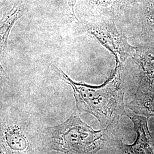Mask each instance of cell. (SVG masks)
<instances>
[{"label":"cell","instance_id":"cell-1","mask_svg":"<svg viewBox=\"0 0 154 154\" xmlns=\"http://www.w3.org/2000/svg\"><path fill=\"white\" fill-rule=\"evenodd\" d=\"M55 67L62 79L73 89L79 111L93 114L102 124L110 121L113 116L123 111L121 67L116 66L112 76L103 85L97 87L75 82L61 69Z\"/></svg>","mask_w":154,"mask_h":154},{"label":"cell","instance_id":"cell-4","mask_svg":"<svg viewBox=\"0 0 154 154\" xmlns=\"http://www.w3.org/2000/svg\"><path fill=\"white\" fill-rule=\"evenodd\" d=\"M135 0H82V13L88 21L118 20Z\"/></svg>","mask_w":154,"mask_h":154},{"label":"cell","instance_id":"cell-3","mask_svg":"<svg viewBox=\"0 0 154 154\" xmlns=\"http://www.w3.org/2000/svg\"><path fill=\"white\" fill-rule=\"evenodd\" d=\"M83 32L97 39L115 57L116 66L122 67L125 61L133 57L135 47L129 44L123 30L114 21H77Z\"/></svg>","mask_w":154,"mask_h":154},{"label":"cell","instance_id":"cell-2","mask_svg":"<svg viewBox=\"0 0 154 154\" xmlns=\"http://www.w3.org/2000/svg\"><path fill=\"white\" fill-rule=\"evenodd\" d=\"M102 131H96L74 114L61 126L57 134V142L68 154H94L103 141Z\"/></svg>","mask_w":154,"mask_h":154},{"label":"cell","instance_id":"cell-13","mask_svg":"<svg viewBox=\"0 0 154 154\" xmlns=\"http://www.w3.org/2000/svg\"><path fill=\"white\" fill-rule=\"evenodd\" d=\"M7 78V74L5 69L0 63V83L4 82Z\"/></svg>","mask_w":154,"mask_h":154},{"label":"cell","instance_id":"cell-10","mask_svg":"<svg viewBox=\"0 0 154 154\" xmlns=\"http://www.w3.org/2000/svg\"><path fill=\"white\" fill-rule=\"evenodd\" d=\"M7 140L12 149L22 150L26 146V142L24 138L17 132H8L7 134Z\"/></svg>","mask_w":154,"mask_h":154},{"label":"cell","instance_id":"cell-9","mask_svg":"<svg viewBox=\"0 0 154 154\" xmlns=\"http://www.w3.org/2000/svg\"><path fill=\"white\" fill-rule=\"evenodd\" d=\"M142 94L139 96L138 105L143 114L148 117L154 115V90L141 89Z\"/></svg>","mask_w":154,"mask_h":154},{"label":"cell","instance_id":"cell-8","mask_svg":"<svg viewBox=\"0 0 154 154\" xmlns=\"http://www.w3.org/2000/svg\"><path fill=\"white\" fill-rule=\"evenodd\" d=\"M138 18L142 29L147 34L154 35V0H146Z\"/></svg>","mask_w":154,"mask_h":154},{"label":"cell","instance_id":"cell-7","mask_svg":"<svg viewBox=\"0 0 154 154\" xmlns=\"http://www.w3.org/2000/svg\"><path fill=\"white\" fill-rule=\"evenodd\" d=\"M27 8L22 3H15L9 11L4 13L0 19V54L7 48L11 29L16 22L24 15Z\"/></svg>","mask_w":154,"mask_h":154},{"label":"cell","instance_id":"cell-12","mask_svg":"<svg viewBox=\"0 0 154 154\" xmlns=\"http://www.w3.org/2000/svg\"><path fill=\"white\" fill-rule=\"evenodd\" d=\"M68 2H69V6H70V7L71 8L72 14L73 15V17H74V19L75 20V21H78V19L77 18V17L75 16V11H74V6H75V4L77 2V0H68Z\"/></svg>","mask_w":154,"mask_h":154},{"label":"cell","instance_id":"cell-5","mask_svg":"<svg viewBox=\"0 0 154 154\" xmlns=\"http://www.w3.org/2000/svg\"><path fill=\"white\" fill-rule=\"evenodd\" d=\"M133 57L141 72L140 88L154 90V46L135 47Z\"/></svg>","mask_w":154,"mask_h":154},{"label":"cell","instance_id":"cell-6","mask_svg":"<svg viewBox=\"0 0 154 154\" xmlns=\"http://www.w3.org/2000/svg\"><path fill=\"white\" fill-rule=\"evenodd\" d=\"M137 132V139L127 147L131 154H154V144L147 127V119L136 115L129 116Z\"/></svg>","mask_w":154,"mask_h":154},{"label":"cell","instance_id":"cell-11","mask_svg":"<svg viewBox=\"0 0 154 154\" xmlns=\"http://www.w3.org/2000/svg\"><path fill=\"white\" fill-rule=\"evenodd\" d=\"M14 0H0V14L8 9V6L12 4Z\"/></svg>","mask_w":154,"mask_h":154}]
</instances>
